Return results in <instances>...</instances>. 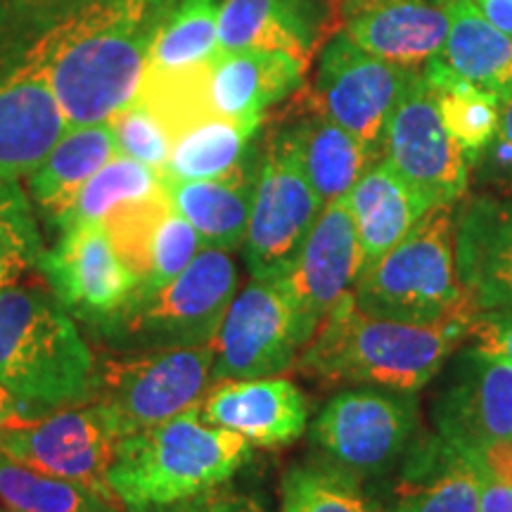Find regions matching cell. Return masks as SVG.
Instances as JSON below:
<instances>
[{"instance_id":"cell-1","label":"cell","mask_w":512,"mask_h":512,"mask_svg":"<svg viewBox=\"0 0 512 512\" xmlns=\"http://www.w3.org/2000/svg\"><path fill=\"white\" fill-rule=\"evenodd\" d=\"M176 0H0V53L53 88L69 128L110 121L136 100Z\"/></svg>"},{"instance_id":"cell-2","label":"cell","mask_w":512,"mask_h":512,"mask_svg":"<svg viewBox=\"0 0 512 512\" xmlns=\"http://www.w3.org/2000/svg\"><path fill=\"white\" fill-rule=\"evenodd\" d=\"M467 325L465 316L427 325L370 316L347 292L320 320L294 366L325 384L420 392L465 342Z\"/></svg>"},{"instance_id":"cell-3","label":"cell","mask_w":512,"mask_h":512,"mask_svg":"<svg viewBox=\"0 0 512 512\" xmlns=\"http://www.w3.org/2000/svg\"><path fill=\"white\" fill-rule=\"evenodd\" d=\"M249 453L242 434L209 425L197 403L121 439L110 484L128 512H152L228 484Z\"/></svg>"},{"instance_id":"cell-4","label":"cell","mask_w":512,"mask_h":512,"mask_svg":"<svg viewBox=\"0 0 512 512\" xmlns=\"http://www.w3.org/2000/svg\"><path fill=\"white\" fill-rule=\"evenodd\" d=\"M95 356L55 292L41 285L0 290V384L31 406L91 399Z\"/></svg>"},{"instance_id":"cell-5","label":"cell","mask_w":512,"mask_h":512,"mask_svg":"<svg viewBox=\"0 0 512 512\" xmlns=\"http://www.w3.org/2000/svg\"><path fill=\"white\" fill-rule=\"evenodd\" d=\"M456 204L427 209L394 249L363 266L351 294L361 311L403 323L470 318L456 266Z\"/></svg>"},{"instance_id":"cell-6","label":"cell","mask_w":512,"mask_h":512,"mask_svg":"<svg viewBox=\"0 0 512 512\" xmlns=\"http://www.w3.org/2000/svg\"><path fill=\"white\" fill-rule=\"evenodd\" d=\"M238 290L228 249L204 247L169 283L136 285L121 309L98 330L112 351L183 349L214 344Z\"/></svg>"},{"instance_id":"cell-7","label":"cell","mask_w":512,"mask_h":512,"mask_svg":"<svg viewBox=\"0 0 512 512\" xmlns=\"http://www.w3.org/2000/svg\"><path fill=\"white\" fill-rule=\"evenodd\" d=\"M214 344L183 349L114 351L98 363L91 403L121 439L197 406L207 394Z\"/></svg>"},{"instance_id":"cell-8","label":"cell","mask_w":512,"mask_h":512,"mask_svg":"<svg viewBox=\"0 0 512 512\" xmlns=\"http://www.w3.org/2000/svg\"><path fill=\"white\" fill-rule=\"evenodd\" d=\"M418 430L415 392L358 387L325 403L311 422L309 437L318 460L366 484L394 470Z\"/></svg>"},{"instance_id":"cell-9","label":"cell","mask_w":512,"mask_h":512,"mask_svg":"<svg viewBox=\"0 0 512 512\" xmlns=\"http://www.w3.org/2000/svg\"><path fill=\"white\" fill-rule=\"evenodd\" d=\"M316 328L283 280H252L235 294L214 339L211 382L256 380L294 368Z\"/></svg>"},{"instance_id":"cell-10","label":"cell","mask_w":512,"mask_h":512,"mask_svg":"<svg viewBox=\"0 0 512 512\" xmlns=\"http://www.w3.org/2000/svg\"><path fill=\"white\" fill-rule=\"evenodd\" d=\"M323 207L278 126L261 145L259 181L247 221L245 261L252 280L283 278L290 271Z\"/></svg>"},{"instance_id":"cell-11","label":"cell","mask_w":512,"mask_h":512,"mask_svg":"<svg viewBox=\"0 0 512 512\" xmlns=\"http://www.w3.org/2000/svg\"><path fill=\"white\" fill-rule=\"evenodd\" d=\"M418 72L366 53L342 31L320 55L306 102L351 133L380 162L394 107Z\"/></svg>"},{"instance_id":"cell-12","label":"cell","mask_w":512,"mask_h":512,"mask_svg":"<svg viewBox=\"0 0 512 512\" xmlns=\"http://www.w3.org/2000/svg\"><path fill=\"white\" fill-rule=\"evenodd\" d=\"M121 437L107 415L91 401L55 408L27 427L0 434V453L43 475L67 479L119 505L110 484V467Z\"/></svg>"},{"instance_id":"cell-13","label":"cell","mask_w":512,"mask_h":512,"mask_svg":"<svg viewBox=\"0 0 512 512\" xmlns=\"http://www.w3.org/2000/svg\"><path fill=\"white\" fill-rule=\"evenodd\" d=\"M434 432L482 456L512 437V366L463 342L448 356L432 394Z\"/></svg>"},{"instance_id":"cell-14","label":"cell","mask_w":512,"mask_h":512,"mask_svg":"<svg viewBox=\"0 0 512 512\" xmlns=\"http://www.w3.org/2000/svg\"><path fill=\"white\" fill-rule=\"evenodd\" d=\"M382 159L430 209L458 204L470 185V159L446 131L422 69L394 107Z\"/></svg>"},{"instance_id":"cell-15","label":"cell","mask_w":512,"mask_h":512,"mask_svg":"<svg viewBox=\"0 0 512 512\" xmlns=\"http://www.w3.org/2000/svg\"><path fill=\"white\" fill-rule=\"evenodd\" d=\"M38 268L64 309L91 328L114 316L138 285L100 221L64 228L57 245L43 252Z\"/></svg>"},{"instance_id":"cell-16","label":"cell","mask_w":512,"mask_h":512,"mask_svg":"<svg viewBox=\"0 0 512 512\" xmlns=\"http://www.w3.org/2000/svg\"><path fill=\"white\" fill-rule=\"evenodd\" d=\"M387 477L389 501L382 512H479L491 475L482 458L420 427Z\"/></svg>"},{"instance_id":"cell-17","label":"cell","mask_w":512,"mask_h":512,"mask_svg":"<svg viewBox=\"0 0 512 512\" xmlns=\"http://www.w3.org/2000/svg\"><path fill=\"white\" fill-rule=\"evenodd\" d=\"M361 271L363 252L354 219L347 200L339 197L320 211L302 252L280 280L309 323L318 328L339 299L351 292Z\"/></svg>"},{"instance_id":"cell-18","label":"cell","mask_w":512,"mask_h":512,"mask_svg":"<svg viewBox=\"0 0 512 512\" xmlns=\"http://www.w3.org/2000/svg\"><path fill=\"white\" fill-rule=\"evenodd\" d=\"M67 128L46 76L0 53V176H29Z\"/></svg>"},{"instance_id":"cell-19","label":"cell","mask_w":512,"mask_h":512,"mask_svg":"<svg viewBox=\"0 0 512 512\" xmlns=\"http://www.w3.org/2000/svg\"><path fill=\"white\" fill-rule=\"evenodd\" d=\"M200 413L209 425L238 432L249 444L290 446L309 425V399L287 377L221 380L207 389Z\"/></svg>"},{"instance_id":"cell-20","label":"cell","mask_w":512,"mask_h":512,"mask_svg":"<svg viewBox=\"0 0 512 512\" xmlns=\"http://www.w3.org/2000/svg\"><path fill=\"white\" fill-rule=\"evenodd\" d=\"M339 17L358 48L411 69L437 57L448 34L439 0H339Z\"/></svg>"},{"instance_id":"cell-21","label":"cell","mask_w":512,"mask_h":512,"mask_svg":"<svg viewBox=\"0 0 512 512\" xmlns=\"http://www.w3.org/2000/svg\"><path fill=\"white\" fill-rule=\"evenodd\" d=\"M456 266L472 309H512V197L479 195L458 209Z\"/></svg>"},{"instance_id":"cell-22","label":"cell","mask_w":512,"mask_h":512,"mask_svg":"<svg viewBox=\"0 0 512 512\" xmlns=\"http://www.w3.org/2000/svg\"><path fill=\"white\" fill-rule=\"evenodd\" d=\"M306 67L285 53L235 50L209 60L207 93L216 117L242 126H261L264 114L297 91Z\"/></svg>"},{"instance_id":"cell-23","label":"cell","mask_w":512,"mask_h":512,"mask_svg":"<svg viewBox=\"0 0 512 512\" xmlns=\"http://www.w3.org/2000/svg\"><path fill=\"white\" fill-rule=\"evenodd\" d=\"M259 166L261 147L254 143L245 162L226 176L207 178V181H174V178H159V181L169 202L197 230L204 245L235 249L245 242Z\"/></svg>"},{"instance_id":"cell-24","label":"cell","mask_w":512,"mask_h":512,"mask_svg":"<svg viewBox=\"0 0 512 512\" xmlns=\"http://www.w3.org/2000/svg\"><path fill=\"white\" fill-rule=\"evenodd\" d=\"M320 22L316 0H226L214 55L271 50L309 67Z\"/></svg>"},{"instance_id":"cell-25","label":"cell","mask_w":512,"mask_h":512,"mask_svg":"<svg viewBox=\"0 0 512 512\" xmlns=\"http://www.w3.org/2000/svg\"><path fill=\"white\" fill-rule=\"evenodd\" d=\"M448 17L444 48L434 64L501 105L512 95V38L496 29L472 0H439Z\"/></svg>"},{"instance_id":"cell-26","label":"cell","mask_w":512,"mask_h":512,"mask_svg":"<svg viewBox=\"0 0 512 512\" xmlns=\"http://www.w3.org/2000/svg\"><path fill=\"white\" fill-rule=\"evenodd\" d=\"M302 164L313 192L323 204L344 197L375 159L363 145L309 102H299L292 121L280 126Z\"/></svg>"},{"instance_id":"cell-27","label":"cell","mask_w":512,"mask_h":512,"mask_svg":"<svg viewBox=\"0 0 512 512\" xmlns=\"http://www.w3.org/2000/svg\"><path fill=\"white\" fill-rule=\"evenodd\" d=\"M344 200L354 219L363 266L399 245L430 209L384 159L358 178Z\"/></svg>"},{"instance_id":"cell-28","label":"cell","mask_w":512,"mask_h":512,"mask_svg":"<svg viewBox=\"0 0 512 512\" xmlns=\"http://www.w3.org/2000/svg\"><path fill=\"white\" fill-rule=\"evenodd\" d=\"M119 155L110 121L67 128L53 150L29 174V190L50 221L72 207L83 185Z\"/></svg>"},{"instance_id":"cell-29","label":"cell","mask_w":512,"mask_h":512,"mask_svg":"<svg viewBox=\"0 0 512 512\" xmlns=\"http://www.w3.org/2000/svg\"><path fill=\"white\" fill-rule=\"evenodd\" d=\"M256 131V126H242L221 117L204 119L176 138L159 178L207 181L226 176L245 162Z\"/></svg>"},{"instance_id":"cell-30","label":"cell","mask_w":512,"mask_h":512,"mask_svg":"<svg viewBox=\"0 0 512 512\" xmlns=\"http://www.w3.org/2000/svg\"><path fill=\"white\" fill-rule=\"evenodd\" d=\"M226 0H176L147 57L145 72H181L209 62L216 53Z\"/></svg>"},{"instance_id":"cell-31","label":"cell","mask_w":512,"mask_h":512,"mask_svg":"<svg viewBox=\"0 0 512 512\" xmlns=\"http://www.w3.org/2000/svg\"><path fill=\"white\" fill-rule=\"evenodd\" d=\"M422 74L437 95L439 114L446 131L458 140V145L463 147L472 164V159L489 145V140L498 131L501 100L456 79L432 60L422 67Z\"/></svg>"},{"instance_id":"cell-32","label":"cell","mask_w":512,"mask_h":512,"mask_svg":"<svg viewBox=\"0 0 512 512\" xmlns=\"http://www.w3.org/2000/svg\"><path fill=\"white\" fill-rule=\"evenodd\" d=\"M0 503L8 512H128L67 479L43 475L0 453Z\"/></svg>"},{"instance_id":"cell-33","label":"cell","mask_w":512,"mask_h":512,"mask_svg":"<svg viewBox=\"0 0 512 512\" xmlns=\"http://www.w3.org/2000/svg\"><path fill=\"white\" fill-rule=\"evenodd\" d=\"M280 512H382V503L361 479L313 460L285 475Z\"/></svg>"},{"instance_id":"cell-34","label":"cell","mask_w":512,"mask_h":512,"mask_svg":"<svg viewBox=\"0 0 512 512\" xmlns=\"http://www.w3.org/2000/svg\"><path fill=\"white\" fill-rule=\"evenodd\" d=\"M159 188H162L159 171L131 157L117 155L83 185L72 207L64 211L55 226L64 230L76 223L102 221L119 204L143 200V197L155 195Z\"/></svg>"},{"instance_id":"cell-35","label":"cell","mask_w":512,"mask_h":512,"mask_svg":"<svg viewBox=\"0 0 512 512\" xmlns=\"http://www.w3.org/2000/svg\"><path fill=\"white\" fill-rule=\"evenodd\" d=\"M43 242L29 197L15 178L0 176V290L41 264Z\"/></svg>"},{"instance_id":"cell-36","label":"cell","mask_w":512,"mask_h":512,"mask_svg":"<svg viewBox=\"0 0 512 512\" xmlns=\"http://www.w3.org/2000/svg\"><path fill=\"white\" fill-rule=\"evenodd\" d=\"M171 207L174 204L169 202L166 192L159 188L155 195L143 197V200L119 204L100 221L107 235H110V242L119 261L133 273L138 283H143L147 275H150L152 240H155L159 223L169 214Z\"/></svg>"},{"instance_id":"cell-37","label":"cell","mask_w":512,"mask_h":512,"mask_svg":"<svg viewBox=\"0 0 512 512\" xmlns=\"http://www.w3.org/2000/svg\"><path fill=\"white\" fill-rule=\"evenodd\" d=\"M110 124L117 136L119 155L136 159L155 171L164 169L171 147H174V138L145 105L133 100L131 105L114 114Z\"/></svg>"},{"instance_id":"cell-38","label":"cell","mask_w":512,"mask_h":512,"mask_svg":"<svg viewBox=\"0 0 512 512\" xmlns=\"http://www.w3.org/2000/svg\"><path fill=\"white\" fill-rule=\"evenodd\" d=\"M204 247L207 245L197 235V230L171 207L169 214L159 223L155 240H152L150 275L138 285L157 287L169 283V280H174L178 273H183L195 261V256Z\"/></svg>"},{"instance_id":"cell-39","label":"cell","mask_w":512,"mask_h":512,"mask_svg":"<svg viewBox=\"0 0 512 512\" xmlns=\"http://www.w3.org/2000/svg\"><path fill=\"white\" fill-rule=\"evenodd\" d=\"M470 174H475L479 185L512 192V95L501 105V121L494 138L472 159Z\"/></svg>"},{"instance_id":"cell-40","label":"cell","mask_w":512,"mask_h":512,"mask_svg":"<svg viewBox=\"0 0 512 512\" xmlns=\"http://www.w3.org/2000/svg\"><path fill=\"white\" fill-rule=\"evenodd\" d=\"M465 342L512 366V309H479L472 313Z\"/></svg>"},{"instance_id":"cell-41","label":"cell","mask_w":512,"mask_h":512,"mask_svg":"<svg viewBox=\"0 0 512 512\" xmlns=\"http://www.w3.org/2000/svg\"><path fill=\"white\" fill-rule=\"evenodd\" d=\"M152 512H266L264 505L256 501L254 496L242 494L238 489L221 484L216 489L204 491L200 496L185 498L181 503L166 505V508Z\"/></svg>"},{"instance_id":"cell-42","label":"cell","mask_w":512,"mask_h":512,"mask_svg":"<svg viewBox=\"0 0 512 512\" xmlns=\"http://www.w3.org/2000/svg\"><path fill=\"white\" fill-rule=\"evenodd\" d=\"M31 403L22 401L15 392H10L5 384H0V434L10 432V430H19V427H27L31 422L43 418V415H36L31 418L27 413V408Z\"/></svg>"},{"instance_id":"cell-43","label":"cell","mask_w":512,"mask_h":512,"mask_svg":"<svg viewBox=\"0 0 512 512\" xmlns=\"http://www.w3.org/2000/svg\"><path fill=\"white\" fill-rule=\"evenodd\" d=\"M479 512H512V482L494 477L486 479Z\"/></svg>"},{"instance_id":"cell-44","label":"cell","mask_w":512,"mask_h":512,"mask_svg":"<svg viewBox=\"0 0 512 512\" xmlns=\"http://www.w3.org/2000/svg\"><path fill=\"white\" fill-rule=\"evenodd\" d=\"M486 470L494 479H503V482H512V437L503 444H498L489 451H484L482 456Z\"/></svg>"},{"instance_id":"cell-45","label":"cell","mask_w":512,"mask_h":512,"mask_svg":"<svg viewBox=\"0 0 512 512\" xmlns=\"http://www.w3.org/2000/svg\"><path fill=\"white\" fill-rule=\"evenodd\" d=\"M472 3L496 29L512 38V0H472Z\"/></svg>"}]
</instances>
